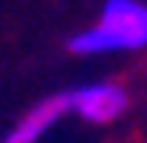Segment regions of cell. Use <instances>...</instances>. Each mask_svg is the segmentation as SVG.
I'll use <instances>...</instances> for the list:
<instances>
[{
	"label": "cell",
	"instance_id": "1",
	"mask_svg": "<svg viewBox=\"0 0 147 143\" xmlns=\"http://www.w3.org/2000/svg\"><path fill=\"white\" fill-rule=\"evenodd\" d=\"M67 48L74 54H115L147 48V3L141 0H106L96 26L77 32Z\"/></svg>",
	"mask_w": 147,
	"mask_h": 143
},
{
	"label": "cell",
	"instance_id": "2",
	"mask_svg": "<svg viewBox=\"0 0 147 143\" xmlns=\"http://www.w3.org/2000/svg\"><path fill=\"white\" fill-rule=\"evenodd\" d=\"M70 111L90 124H109L128 111V92L118 83H90L70 89Z\"/></svg>",
	"mask_w": 147,
	"mask_h": 143
},
{
	"label": "cell",
	"instance_id": "3",
	"mask_svg": "<svg viewBox=\"0 0 147 143\" xmlns=\"http://www.w3.org/2000/svg\"><path fill=\"white\" fill-rule=\"evenodd\" d=\"M67 111H70V89L67 92H55V95H48V99H42L38 105H32L7 130V137L0 140V143H38L42 134L48 127H55Z\"/></svg>",
	"mask_w": 147,
	"mask_h": 143
}]
</instances>
